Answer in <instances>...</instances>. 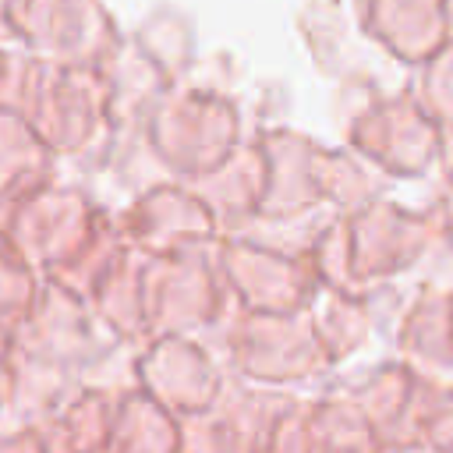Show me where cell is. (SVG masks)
Returning a JSON list of instances; mask_svg holds the SVG:
<instances>
[{
	"label": "cell",
	"instance_id": "cell-1",
	"mask_svg": "<svg viewBox=\"0 0 453 453\" xmlns=\"http://www.w3.org/2000/svg\"><path fill=\"white\" fill-rule=\"evenodd\" d=\"M103 453H180V418L149 393L117 400V418Z\"/></svg>",
	"mask_w": 453,
	"mask_h": 453
},
{
	"label": "cell",
	"instance_id": "cell-2",
	"mask_svg": "<svg viewBox=\"0 0 453 453\" xmlns=\"http://www.w3.org/2000/svg\"><path fill=\"white\" fill-rule=\"evenodd\" d=\"M117 400L99 389H81L64 400V407L50 418L60 425V432L81 449V453H103L110 442V428L117 418Z\"/></svg>",
	"mask_w": 453,
	"mask_h": 453
},
{
	"label": "cell",
	"instance_id": "cell-3",
	"mask_svg": "<svg viewBox=\"0 0 453 453\" xmlns=\"http://www.w3.org/2000/svg\"><path fill=\"white\" fill-rule=\"evenodd\" d=\"M258 453H319L308 428V414H280L265 432Z\"/></svg>",
	"mask_w": 453,
	"mask_h": 453
},
{
	"label": "cell",
	"instance_id": "cell-4",
	"mask_svg": "<svg viewBox=\"0 0 453 453\" xmlns=\"http://www.w3.org/2000/svg\"><path fill=\"white\" fill-rule=\"evenodd\" d=\"M0 453H42L39 428H28V425H0Z\"/></svg>",
	"mask_w": 453,
	"mask_h": 453
},
{
	"label": "cell",
	"instance_id": "cell-5",
	"mask_svg": "<svg viewBox=\"0 0 453 453\" xmlns=\"http://www.w3.org/2000/svg\"><path fill=\"white\" fill-rule=\"evenodd\" d=\"M39 439H42V453H81L64 432H60V425L57 421H46V425H39Z\"/></svg>",
	"mask_w": 453,
	"mask_h": 453
},
{
	"label": "cell",
	"instance_id": "cell-6",
	"mask_svg": "<svg viewBox=\"0 0 453 453\" xmlns=\"http://www.w3.org/2000/svg\"><path fill=\"white\" fill-rule=\"evenodd\" d=\"M382 453H439V449H432L425 439H411V442H396V446H386Z\"/></svg>",
	"mask_w": 453,
	"mask_h": 453
},
{
	"label": "cell",
	"instance_id": "cell-7",
	"mask_svg": "<svg viewBox=\"0 0 453 453\" xmlns=\"http://www.w3.org/2000/svg\"><path fill=\"white\" fill-rule=\"evenodd\" d=\"M4 396H7V347H0V411H4Z\"/></svg>",
	"mask_w": 453,
	"mask_h": 453
}]
</instances>
